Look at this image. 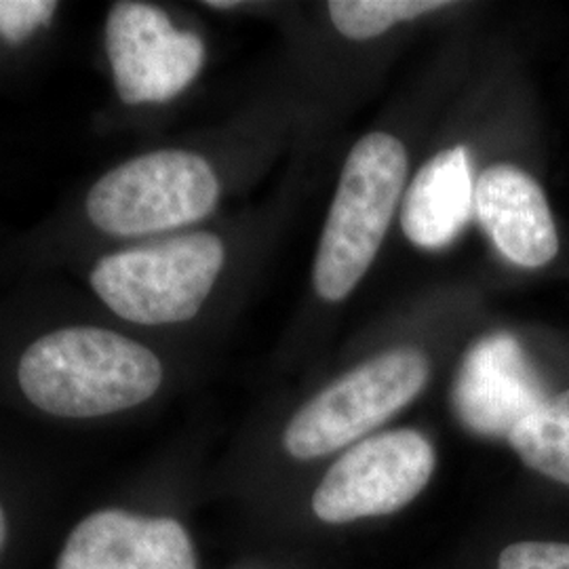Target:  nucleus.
Returning a JSON list of instances; mask_svg holds the SVG:
<instances>
[{
	"label": "nucleus",
	"instance_id": "nucleus-1",
	"mask_svg": "<svg viewBox=\"0 0 569 569\" xmlns=\"http://www.w3.org/2000/svg\"><path fill=\"white\" fill-rule=\"evenodd\" d=\"M18 380L28 401L51 416L98 418L148 401L163 382V366L121 333L68 327L23 352Z\"/></svg>",
	"mask_w": 569,
	"mask_h": 569
},
{
	"label": "nucleus",
	"instance_id": "nucleus-2",
	"mask_svg": "<svg viewBox=\"0 0 569 569\" xmlns=\"http://www.w3.org/2000/svg\"><path fill=\"white\" fill-rule=\"evenodd\" d=\"M406 178V146L395 136L376 131L350 150L315 262V289L327 302L345 300L366 277Z\"/></svg>",
	"mask_w": 569,
	"mask_h": 569
},
{
	"label": "nucleus",
	"instance_id": "nucleus-3",
	"mask_svg": "<svg viewBox=\"0 0 569 569\" xmlns=\"http://www.w3.org/2000/svg\"><path fill=\"white\" fill-rule=\"evenodd\" d=\"M222 266V241L209 232H192L103 258L91 272V284L124 321L169 326L201 310Z\"/></svg>",
	"mask_w": 569,
	"mask_h": 569
},
{
	"label": "nucleus",
	"instance_id": "nucleus-4",
	"mask_svg": "<svg viewBox=\"0 0 569 569\" xmlns=\"http://www.w3.org/2000/svg\"><path fill=\"white\" fill-rule=\"evenodd\" d=\"M430 366L418 348H395L308 401L287 425L283 446L296 460H315L363 439L427 387Z\"/></svg>",
	"mask_w": 569,
	"mask_h": 569
},
{
	"label": "nucleus",
	"instance_id": "nucleus-5",
	"mask_svg": "<svg viewBox=\"0 0 569 569\" xmlns=\"http://www.w3.org/2000/svg\"><path fill=\"white\" fill-rule=\"evenodd\" d=\"M220 199L209 163L186 150H159L100 178L87 197V216L114 237H142L207 218Z\"/></svg>",
	"mask_w": 569,
	"mask_h": 569
},
{
	"label": "nucleus",
	"instance_id": "nucleus-6",
	"mask_svg": "<svg viewBox=\"0 0 569 569\" xmlns=\"http://www.w3.org/2000/svg\"><path fill=\"white\" fill-rule=\"evenodd\" d=\"M435 465V449L418 430L373 435L327 470L312 510L331 526L397 512L425 491Z\"/></svg>",
	"mask_w": 569,
	"mask_h": 569
},
{
	"label": "nucleus",
	"instance_id": "nucleus-7",
	"mask_svg": "<svg viewBox=\"0 0 569 569\" xmlns=\"http://www.w3.org/2000/svg\"><path fill=\"white\" fill-rule=\"evenodd\" d=\"M106 49L122 102H167L197 79L204 44L178 30L163 9L117 2L106 21Z\"/></svg>",
	"mask_w": 569,
	"mask_h": 569
},
{
	"label": "nucleus",
	"instance_id": "nucleus-8",
	"mask_svg": "<svg viewBox=\"0 0 569 569\" xmlns=\"http://www.w3.org/2000/svg\"><path fill=\"white\" fill-rule=\"evenodd\" d=\"M547 387L515 336L498 331L468 348L453 382V409L475 435L509 439L547 399Z\"/></svg>",
	"mask_w": 569,
	"mask_h": 569
},
{
	"label": "nucleus",
	"instance_id": "nucleus-9",
	"mask_svg": "<svg viewBox=\"0 0 569 569\" xmlns=\"http://www.w3.org/2000/svg\"><path fill=\"white\" fill-rule=\"evenodd\" d=\"M58 569H197V555L173 519L100 510L72 529Z\"/></svg>",
	"mask_w": 569,
	"mask_h": 569
},
{
	"label": "nucleus",
	"instance_id": "nucleus-10",
	"mask_svg": "<svg viewBox=\"0 0 569 569\" xmlns=\"http://www.w3.org/2000/svg\"><path fill=\"white\" fill-rule=\"evenodd\" d=\"M475 216L512 264L540 268L559 251L557 228L540 183L515 164H491L477 178Z\"/></svg>",
	"mask_w": 569,
	"mask_h": 569
},
{
	"label": "nucleus",
	"instance_id": "nucleus-11",
	"mask_svg": "<svg viewBox=\"0 0 569 569\" xmlns=\"http://www.w3.org/2000/svg\"><path fill=\"white\" fill-rule=\"evenodd\" d=\"M475 213V180L465 146L432 157L411 180L401 207L407 239L437 251L453 243Z\"/></svg>",
	"mask_w": 569,
	"mask_h": 569
},
{
	"label": "nucleus",
	"instance_id": "nucleus-12",
	"mask_svg": "<svg viewBox=\"0 0 569 569\" xmlns=\"http://www.w3.org/2000/svg\"><path fill=\"white\" fill-rule=\"evenodd\" d=\"M526 467L569 486V390L547 397L509 435Z\"/></svg>",
	"mask_w": 569,
	"mask_h": 569
},
{
	"label": "nucleus",
	"instance_id": "nucleus-13",
	"mask_svg": "<svg viewBox=\"0 0 569 569\" xmlns=\"http://www.w3.org/2000/svg\"><path fill=\"white\" fill-rule=\"evenodd\" d=\"M443 0H331L327 2L329 18L338 32L348 39L367 41L385 34L399 21L448 9Z\"/></svg>",
	"mask_w": 569,
	"mask_h": 569
},
{
	"label": "nucleus",
	"instance_id": "nucleus-14",
	"mask_svg": "<svg viewBox=\"0 0 569 569\" xmlns=\"http://www.w3.org/2000/svg\"><path fill=\"white\" fill-rule=\"evenodd\" d=\"M58 2L47 0H0V37L21 42L53 18Z\"/></svg>",
	"mask_w": 569,
	"mask_h": 569
},
{
	"label": "nucleus",
	"instance_id": "nucleus-15",
	"mask_svg": "<svg viewBox=\"0 0 569 569\" xmlns=\"http://www.w3.org/2000/svg\"><path fill=\"white\" fill-rule=\"evenodd\" d=\"M498 569H569V545L517 542L500 552Z\"/></svg>",
	"mask_w": 569,
	"mask_h": 569
},
{
	"label": "nucleus",
	"instance_id": "nucleus-16",
	"mask_svg": "<svg viewBox=\"0 0 569 569\" xmlns=\"http://www.w3.org/2000/svg\"><path fill=\"white\" fill-rule=\"evenodd\" d=\"M4 538H7V519H4V512L0 507V550L4 547Z\"/></svg>",
	"mask_w": 569,
	"mask_h": 569
}]
</instances>
